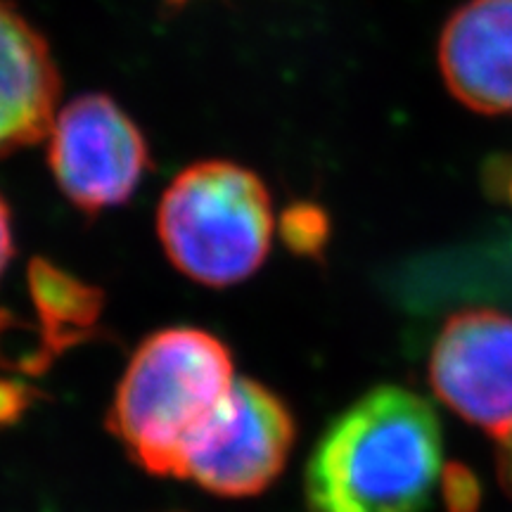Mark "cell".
Segmentation results:
<instances>
[{
	"mask_svg": "<svg viewBox=\"0 0 512 512\" xmlns=\"http://www.w3.org/2000/svg\"><path fill=\"white\" fill-rule=\"evenodd\" d=\"M444 475V439L430 401L382 384L320 434L304 472L309 512H425Z\"/></svg>",
	"mask_w": 512,
	"mask_h": 512,
	"instance_id": "6da1fadb",
	"label": "cell"
},
{
	"mask_svg": "<svg viewBox=\"0 0 512 512\" xmlns=\"http://www.w3.org/2000/svg\"><path fill=\"white\" fill-rule=\"evenodd\" d=\"M233 354L200 328L145 337L121 375L107 430L133 463L157 477H183L185 453L230 394Z\"/></svg>",
	"mask_w": 512,
	"mask_h": 512,
	"instance_id": "7a4b0ae2",
	"label": "cell"
},
{
	"mask_svg": "<svg viewBox=\"0 0 512 512\" xmlns=\"http://www.w3.org/2000/svg\"><path fill=\"white\" fill-rule=\"evenodd\" d=\"M273 233L266 183L228 159L185 166L159 200V242L171 264L200 285L230 287L252 278L271 252Z\"/></svg>",
	"mask_w": 512,
	"mask_h": 512,
	"instance_id": "3957f363",
	"label": "cell"
},
{
	"mask_svg": "<svg viewBox=\"0 0 512 512\" xmlns=\"http://www.w3.org/2000/svg\"><path fill=\"white\" fill-rule=\"evenodd\" d=\"M46 140L57 188L83 214L126 204L150 169L143 131L110 95L86 93L67 102Z\"/></svg>",
	"mask_w": 512,
	"mask_h": 512,
	"instance_id": "277c9868",
	"label": "cell"
},
{
	"mask_svg": "<svg viewBox=\"0 0 512 512\" xmlns=\"http://www.w3.org/2000/svg\"><path fill=\"white\" fill-rule=\"evenodd\" d=\"M294 439L297 422L283 396L240 377L190 444L183 477L216 496H256L285 470Z\"/></svg>",
	"mask_w": 512,
	"mask_h": 512,
	"instance_id": "5b68a950",
	"label": "cell"
},
{
	"mask_svg": "<svg viewBox=\"0 0 512 512\" xmlns=\"http://www.w3.org/2000/svg\"><path fill=\"white\" fill-rule=\"evenodd\" d=\"M434 394L503 441L512 432V316L494 309L453 313L434 339L430 356Z\"/></svg>",
	"mask_w": 512,
	"mask_h": 512,
	"instance_id": "8992f818",
	"label": "cell"
},
{
	"mask_svg": "<svg viewBox=\"0 0 512 512\" xmlns=\"http://www.w3.org/2000/svg\"><path fill=\"white\" fill-rule=\"evenodd\" d=\"M437 62L448 93L470 112L512 114V0H467L448 17Z\"/></svg>",
	"mask_w": 512,
	"mask_h": 512,
	"instance_id": "52a82bcc",
	"label": "cell"
},
{
	"mask_svg": "<svg viewBox=\"0 0 512 512\" xmlns=\"http://www.w3.org/2000/svg\"><path fill=\"white\" fill-rule=\"evenodd\" d=\"M48 41L10 0H0V157L48 136L60 100Z\"/></svg>",
	"mask_w": 512,
	"mask_h": 512,
	"instance_id": "ba28073f",
	"label": "cell"
},
{
	"mask_svg": "<svg viewBox=\"0 0 512 512\" xmlns=\"http://www.w3.org/2000/svg\"><path fill=\"white\" fill-rule=\"evenodd\" d=\"M31 304L36 309V330L53 356L98 335L105 311V294L100 287L83 283L48 259H31L27 271Z\"/></svg>",
	"mask_w": 512,
	"mask_h": 512,
	"instance_id": "9c48e42d",
	"label": "cell"
},
{
	"mask_svg": "<svg viewBox=\"0 0 512 512\" xmlns=\"http://www.w3.org/2000/svg\"><path fill=\"white\" fill-rule=\"evenodd\" d=\"M280 238L292 254L320 259L330 240V216L320 204L292 202L280 214Z\"/></svg>",
	"mask_w": 512,
	"mask_h": 512,
	"instance_id": "30bf717a",
	"label": "cell"
},
{
	"mask_svg": "<svg viewBox=\"0 0 512 512\" xmlns=\"http://www.w3.org/2000/svg\"><path fill=\"white\" fill-rule=\"evenodd\" d=\"M441 491L448 512H475L479 501V489L475 477L460 465L444 467L441 475Z\"/></svg>",
	"mask_w": 512,
	"mask_h": 512,
	"instance_id": "8fae6325",
	"label": "cell"
},
{
	"mask_svg": "<svg viewBox=\"0 0 512 512\" xmlns=\"http://www.w3.org/2000/svg\"><path fill=\"white\" fill-rule=\"evenodd\" d=\"M38 392L19 380H0V427H10L27 413Z\"/></svg>",
	"mask_w": 512,
	"mask_h": 512,
	"instance_id": "7c38bea8",
	"label": "cell"
},
{
	"mask_svg": "<svg viewBox=\"0 0 512 512\" xmlns=\"http://www.w3.org/2000/svg\"><path fill=\"white\" fill-rule=\"evenodd\" d=\"M12 254H15V238H12V216L8 202L0 195V278L5 268L10 266Z\"/></svg>",
	"mask_w": 512,
	"mask_h": 512,
	"instance_id": "4fadbf2b",
	"label": "cell"
},
{
	"mask_svg": "<svg viewBox=\"0 0 512 512\" xmlns=\"http://www.w3.org/2000/svg\"><path fill=\"white\" fill-rule=\"evenodd\" d=\"M498 477L503 489L512 496V432L503 441H498Z\"/></svg>",
	"mask_w": 512,
	"mask_h": 512,
	"instance_id": "5bb4252c",
	"label": "cell"
},
{
	"mask_svg": "<svg viewBox=\"0 0 512 512\" xmlns=\"http://www.w3.org/2000/svg\"><path fill=\"white\" fill-rule=\"evenodd\" d=\"M510 174H508V181H505V192H508V197H510V202H512V166H510Z\"/></svg>",
	"mask_w": 512,
	"mask_h": 512,
	"instance_id": "9a60e30c",
	"label": "cell"
},
{
	"mask_svg": "<svg viewBox=\"0 0 512 512\" xmlns=\"http://www.w3.org/2000/svg\"><path fill=\"white\" fill-rule=\"evenodd\" d=\"M166 3L171 5V8H181V5H185V3H190V0H166Z\"/></svg>",
	"mask_w": 512,
	"mask_h": 512,
	"instance_id": "2e32d148",
	"label": "cell"
}]
</instances>
